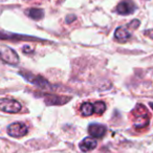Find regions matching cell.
Wrapping results in <instances>:
<instances>
[{
  "mask_svg": "<svg viewBox=\"0 0 153 153\" xmlns=\"http://www.w3.org/2000/svg\"><path fill=\"white\" fill-rule=\"evenodd\" d=\"M68 101V98H62L57 96H46L45 97V102L48 105H61Z\"/></svg>",
  "mask_w": 153,
  "mask_h": 153,
  "instance_id": "obj_10",
  "label": "cell"
},
{
  "mask_svg": "<svg viewBox=\"0 0 153 153\" xmlns=\"http://www.w3.org/2000/svg\"><path fill=\"white\" fill-rule=\"evenodd\" d=\"M130 37H131V33L126 27H124V26L117 27V30H115L114 38L117 39V41H120V42H126L128 39H130Z\"/></svg>",
  "mask_w": 153,
  "mask_h": 153,
  "instance_id": "obj_9",
  "label": "cell"
},
{
  "mask_svg": "<svg viewBox=\"0 0 153 153\" xmlns=\"http://www.w3.org/2000/svg\"><path fill=\"white\" fill-rule=\"evenodd\" d=\"M32 48H30V46H24L23 47V53H32Z\"/></svg>",
  "mask_w": 153,
  "mask_h": 153,
  "instance_id": "obj_15",
  "label": "cell"
},
{
  "mask_svg": "<svg viewBox=\"0 0 153 153\" xmlns=\"http://www.w3.org/2000/svg\"><path fill=\"white\" fill-rule=\"evenodd\" d=\"M80 110H81L82 115H84V117H89V115L94 113V104H91V103H84L81 106V108H80Z\"/></svg>",
  "mask_w": 153,
  "mask_h": 153,
  "instance_id": "obj_12",
  "label": "cell"
},
{
  "mask_svg": "<svg viewBox=\"0 0 153 153\" xmlns=\"http://www.w3.org/2000/svg\"><path fill=\"white\" fill-rule=\"evenodd\" d=\"M150 106L152 107V109H153V103H150Z\"/></svg>",
  "mask_w": 153,
  "mask_h": 153,
  "instance_id": "obj_17",
  "label": "cell"
},
{
  "mask_svg": "<svg viewBox=\"0 0 153 153\" xmlns=\"http://www.w3.org/2000/svg\"><path fill=\"white\" fill-rule=\"evenodd\" d=\"M132 114L134 117L135 129H142L149 125V113L143 105H137L135 109L132 111Z\"/></svg>",
  "mask_w": 153,
  "mask_h": 153,
  "instance_id": "obj_1",
  "label": "cell"
},
{
  "mask_svg": "<svg viewBox=\"0 0 153 153\" xmlns=\"http://www.w3.org/2000/svg\"><path fill=\"white\" fill-rule=\"evenodd\" d=\"M74 17H71V18H70V17H68L67 19H66V21H67V22H69V21L71 22V21H72V20H74Z\"/></svg>",
  "mask_w": 153,
  "mask_h": 153,
  "instance_id": "obj_16",
  "label": "cell"
},
{
  "mask_svg": "<svg viewBox=\"0 0 153 153\" xmlns=\"http://www.w3.org/2000/svg\"><path fill=\"white\" fill-rule=\"evenodd\" d=\"M145 35H146V36H148L149 38L153 39V30H146V32H145Z\"/></svg>",
  "mask_w": 153,
  "mask_h": 153,
  "instance_id": "obj_14",
  "label": "cell"
},
{
  "mask_svg": "<svg viewBox=\"0 0 153 153\" xmlns=\"http://www.w3.org/2000/svg\"><path fill=\"white\" fill-rule=\"evenodd\" d=\"M26 14L28 15V17L32 18L34 20H40L44 16V11L41 9H30Z\"/></svg>",
  "mask_w": 153,
  "mask_h": 153,
  "instance_id": "obj_11",
  "label": "cell"
},
{
  "mask_svg": "<svg viewBox=\"0 0 153 153\" xmlns=\"http://www.w3.org/2000/svg\"><path fill=\"white\" fill-rule=\"evenodd\" d=\"M107 129L104 125H101V124H91L88 127V132L92 137L101 138L105 135Z\"/></svg>",
  "mask_w": 153,
  "mask_h": 153,
  "instance_id": "obj_7",
  "label": "cell"
},
{
  "mask_svg": "<svg viewBox=\"0 0 153 153\" xmlns=\"http://www.w3.org/2000/svg\"><path fill=\"white\" fill-rule=\"evenodd\" d=\"M0 58L7 64L11 65H17L19 63V57L14 49L7 46H2L0 48Z\"/></svg>",
  "mask_w": 153,
  "mask_h": 153,
  "instance_id": "obj_4",
  "label": "cell"
},
{
  "mask_svg": "<svg viewBox=\"0 0 153 153\" xmlns=\"http://www.w3.org/2000/svg\"><path fill=\"white\" fill-rule=\"evenodd\" d=\"M105 109H106V105H105V103L96 102L94 104V113H97V114L101 115L105 111Z\"/></svg>",
  "mask_w": 153,
  "mask_h": 153,
  "instance_id": "obj_13",
  "label": "cell"
},
{
  "mask_svg": "<svg viewBox=\"0 0 153 153\" xmlns=\"http://www.w3.org/2000/svg\"><path fill=\"white\" fill-rule=\"evenodd\" d=\"M136 10V5L132 0H123L117 4V13L120 15H130V14L134 13Z\"/></svg>",
  "mask_w": 153,
  "mask_h": 153,
  "instance_id": "obj_6",
  "label": "cell"
},
{
  "mask_svg": "<svg viewBox=\"0 0 153 153\" xmlns=\"http://www.w3.org/2000/svg\"><path fill=\"white\" fill-rule=\"evenodd\" d=\"M27 132V126L24 123H21V122H16V123L11 124L7 127V133L13 137H22V136L26 135Z\"/></svg>",
  "mask_w": 153,
  "mask_h": 153,
  "instance_id": "obj_5",
  "label": "cell"
},
{
  "mask_svg": "<svg viewBox=\"0 0 153 153\" xmlns=\"http://www.w3.org/2000/svg\"><path fill=\"white\" fill-rule=\"evenodd\" d=\"M98 143H97L96 138L94 137H86L80 143L79 147L83 152H88V151L94 150V148L97 147Z\"/></svg>",
  "mask_w": 153,
  "mask_h": 153,
  "instance_id": "obj_8",
  "label": "cell"
},
{
  "mask_svg": "<svg viewBox=\"0 0 153 153\" xmlns=\"http://www.w3.org/2000/svg\"><path fill=\"white\" fill-rule=\"evenodd\" d=\"M20 74H21L25 80H27L30 83L38 86L39 88H42V89L49 88V83L41 76L30 74V72H27V71H20Z\"/></svg>",
  "mask_w": 153,
  "mask_h": 153,
  "instance_id": "obj_3",
  "label": "cell"
},
{
  "mask_svg": "<svg viewBox=\"0 0 153 153\" xmlns=\"http://www.w3.org/2000/svg\"><path fill=\"white\" fill-rule=\"evenodd\" d=\"M21 104L13 99H1L0 100V110L3 112L17 113L21 110Z\"/></svg>",
  "mask_w": 153,
  "mask_h": 153,
  "instance_id": "obj_2",
  "label": "cell"
}]
</instances>
